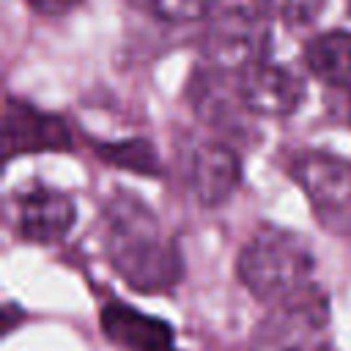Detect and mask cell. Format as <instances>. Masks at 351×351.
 I'll return each instance as SVG.
<instances>
[{
	"instance_id": "16",
	"label": "cell",
	"mask_w": 351,
	"mask_h": 351,
	"mask_svg": "<svg viewBox=\"0 0 351 351\" xmlns=\"http://www.w3.org/2000/svg\"><path fill=\"white\" fill-rule=\"evenodd\" d=\"M30 8H36L38 14H66L71 11L80 0H27Z\"/></svg>"
},
{
	"instance_id": "1",
	"label": "cell",
	"mask_w": 351,
	"mask_h": 351,
	"mask_svg": "<svg viewBox=\"0 0 351 351\" xmlns=\"http://www.w3.org/2000/svg\"><path fill=\"white\" fill-rule=\"evenodd\" d=\"M101 241L110 266L132 291L165 293L178 285L181 252L140 197L115 192L104 200Z\"/></svg>"
},
{
	"instance_id": "11",
	"label": "cell",
	"mask_w": 351,
	"mask_h": 351,
	"mask_svg": "<svg viewBox=\"0 0 351 351\" xmlns=\"http://www.w3.org/2000/svg\"><path fill=\"white\" fill-rule=\"evenodd\" d=\"M241 181V162L225 143H200L189 159V184L203 206L225 203Z\"/></svg>"
},
{
	"instance_id": "6",
	"label": "cell",
	"mask_w": 351,
	"mask_h": 351,
	"mask_svg": "<svg viewBox=\"0 0 351 351\" xmlns=\"http://www.w3.org/2000/svg\"><path fill=\"white\" fill-rule=\"evenodd\" d=\"M239 93L250 115L255 118H285L291 115L304 96V82L296 71L266 58L236 71Z\"/></svg>"
},
{
	"instance_id": "4",
	"label": "cell",
	"mask_w": 351,
	"mask_h": 351,
	"mask_svg": "<svg viewBox=\"0 0 351 351\" xmlns=\"http://www.w3.org/2000/svg\"><path fill=\"white\" fill-rule=\"evenodd\" d=\"M269 14L255 3H219L208 14L203 52L211 66L241 71L269 55Z\"/></svg>"
},
{
	"instance_id": "5",
	"label": "cell",
	"mask_w": 351,
	"mask_h": 351,
	"mask_svg": "<svg viewBox=\"0 0 351 351\" xmlns=\"http://www.w3.org/2000/svg\"><path fill=\"white\" fill-rule=\"evenodd\" d=\"M288 170L315 219L332 233H351V162L326 151H302Z\"/></svg>"
},
{
	"instance_id": "3",
	"label": "cell",
	"mask_w": 351,
	"mask_h": 351,
	"mask_svg": "<svg viewBox=\"0 0 351 351\" xmlns=\"http://www.w3.org/2000/svg\"><path fill=\"white\" fill-rule=\"evenodd\" d=\"M250 351H335L329 299L318 285L271 302L250 337Z\"/></svg>"
},
{
	"instance_id": "10",
	"label": "cell",
	"mask_w": 351,
	"mask_h": 351,
	"mask_svg": "<svg viewBox=\"0 0 351 351\" xmlns=\"http://www.w3.org/2000/svg\"><path fill=\"white\" fill-rule=\"evenodd\" d=\"M99 324L104 337L123 351H178L170 324L123 302H107Z\"/></svg>"
},
{
	"instance_id": "14",
	"label": "cell",
	"mask_w": 351,
	"mask_h": 351,
	"mask_svg": "<svg viewBox=\"0 0 351 351\" xmlns=\"http://www.w3.org/2000/svg\"><path fill=\"white\" fill-rule=\"evenodd\" d=\"M129 3L159 22L184 25V22H197L208 16L222 0H129Z\"/></svg>"
},
{
	"instance_id": "8",
	"label": "cell",
	"mask_w": 351,
	"mask_h": 351,
	"mask_svg": "<svg viewBox=\"0 0 351 351\" xmlns=\"http://www.w3.org/2000/svg\"><path fill=\"white\" fill-rule=\"evenodd\" d=\"M77 219L74 200L47 184H33L16 195V233L25 241L52 244L60 241Z\"/></svg>"
},
{
	"instance_id": "15",
	"label": "cell",
	"mask_w": 351,
	"mask_h": 351,
	"mask_svg": "<svg viewBox=\"0 0 351 351\" xmlns=\"http://www.w3.org/2000/svg\"><path fill=\"white\" fill-rule=\"evenodd\" d=\"M269 16H277L285 25H307L318 16L324 0H255Z\"/></svg>"
},
{
	"instance_id": "12",
	"label": "cell",
	"mask_w": 351,
	"mask_h": 351,
	"mask_svg": "<svg viewBox=\"0 0 351 351\" xmlns=\"http://www.w3.org/2000/svg\"><path fill=\"white\" fill-rule=\"evenodd\" d=\"M304 63L324 85L351 93V33L332 30L315 36L304 47Z\"/></svg>"
},
{
	"instance_id": "2",
	"label": "cell",
	"mask_w": 351,
	"mask_h": 351,
	"mask_svg": "<svg viewBox=\"0 0 351 351\" xmlns=\"http://www.w3.org/2000/svg\"><path fill=\"white\" fill-rule=\"evenodd\" d=\"M239 280L261 302L285 299L310 285L315 255L310 244L288 228H261L239 255Z\"/></svg>"
},
{
	"instance_id": "13",
	"label": "cell",
	"mask_w": 351,
	"mask_h": 351,
	"mask_svg": "<svg viewBox=\"0 0 351 351\" xmlns=\"http://www.w3.org/2000/svg\"><path fill=\"white\" fill-rule=\"evenodd\" d=\"M96 154L121 170L137 173V176H154L159 173V156L154 143L143 140V137H132V140H115V143H99Z\"/></svg>"
},
{
	"instance_id": "17",
	"label": "cell",
	"mask_w": 351,
	"mask_h": 351,
	"mask_svg": "<svg viewBox=\"0 0 351 351\" xmlns=\"http://www.w3.org/2000/svg\"><path fill=\"white\" fill-rule=\"evenodd\" d=\"M346 5H348V14H351V0H346Z\"/></svg>"
},
{
	"instance_id": "9",
	"label": "cell",
	"mask_w": 351,
	"mask_h": 351,
	"mask_svg": "<svg viewBox=\"0 0 351 351\" xmlns=\"http://www.w3.org/2000/svg\"><path fill=\"white\" fill-rule=\"evenodd\" d=\"M189 104L192 110L211 126L219 129H241V118L250 115L241 93H239V77L236 71L219 69V66H206L192 74L189 80Z\"/></svg>"
},
{
	"instance_id": "7",
	"label": "cell",
	"mask_w": 351,
	"mask_h": 351,
	"mask_svg": "<svg viewBox=\"0 0 351 351\" xmlns=\"http://www.w3.org/2000/svg\"><path fill=\"white\" fill-rule=\"evenodd\" d=\"M71 148L69 123L60 115H49L22 99L8 96L3 110V159L11 162L19 154L63 151Z\"/></svg>"
}]
</instances>
